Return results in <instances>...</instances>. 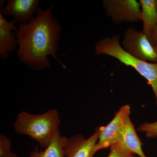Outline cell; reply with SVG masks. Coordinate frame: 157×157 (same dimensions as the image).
<instances>
[{
  "label": "cell",
  "instance_id": "6da1fadb",
  "mask_svg": "<svg viewBox=\"0 0 157 157\" xmlns=\"http://www.w3.org/2000/svg\"><path fill=\"white\" fill-rule=\"evenodd\" d=\"M52 7L45 10L39 8L36 17L29 23L18 24V29L15 32L19 62L35 70L50 67L49 56L55 58L63 68L67 69L56 56L61 25L52 12Z\"/></svg>",
  "mask_w": 157,
  "mask_h": 157
},
{
  "label": "cell",
  "instance_id": "7a4b0ae2",
  "mask_svg": "<svg viewBox=\"0 0 157 157\" xmlns=\"http://www.w3.org/2000/svg\"><path fill=\"white\" fill-rule=\"evenodd\" d=\"M60 123L57 109H50L39 114L23 111L17 115L14 128L18 134L27 135L42 147H46L59 129Z\"/></svg>",
  "mask_w": 157,
  "mask_h": 157
},
{
  "label": "cell",
  "instance_id": "3957f363",
  "mask_svg": "<svg viewBox=\"0 0 157 157\" xmlns=\"http://www.w3.org/2000/svg\"><path fill=\"white\" fill-rule=\"evenodd\" d=\"M120 37L114 35L105 37L96 42L95 52L97 55L105 54L117 59L121 63L134 68L147 81L151 86L156 98L157 106V63L141 60L127 52L119 42Z\"/></svg>",
  "mask_w": 157,
  "mask_h": 157
},
{
  "label": "cell",
  "instance_id": "277c9868",
  "mask_svg": "<svg viewBox=\"0 0 157 157\" xmlns=\"http://www.w3.org/2000/svg\"><path fill=\"white\" fill-rule=\"evenodd\" d=\"M130 113V105L126 104L120 108L112 120L107 125L101 127L99 139L93 151V157L98 151L110 147L120 142L123 135L126 121Z\"/></svg>",
  "mask_w": 157,
  "mask_h": 157
},
{
  "label": "cell",
  "instance_id": "5b68a950",
  "mask_svg": "<svg viewBox=\"0 0 157 157\" xmlns=\"http://www.w3.org/2000/svg\"><path fill=\"white\" fill-rule=\"evenodd\" d=\"M122 45L124 50L132 56L144 61L157 63L154 47L143 31L128 29L125 32Z\"/></svg>",
  "mask_w": 157,
  "mask_h": 157
},
{
  "label": "cell",
  "instance_id": "8992f818",
  "mask_svg": "<svg viewBox=\"0 0 157 157\" xmlns=\"http://www.w3.org/2000/svg\"><path fill=\"white\" fill-rule=\"evenodd\" d=\"M102 4L105 13L113 23L141 20V6L136 0H104Z\"/></svg>",
  "mask_w": 157,
  "mask_h": 157
},
{
  "label": "cell",
  "instance_id": "52a82bcc",
  "mask_svg": "<svg viewBox=\"0 0 157 157\" xmlns=\"http://www.w3.org/2000/svg\"><path fill=\"white\" fill-rule=\"evenodd\" d=\"M101 127L87 139L82 135H74L67 138L64 147L66 157H93V151L99 139Z\"/></svg>",
  "mask_w": 157,
  "mask_h": 157
},
{
  "label": "cell",
  "instance_id": "ba28073f",
  "mask_svg": "<svg viewBox=\"0 0 157 157\" xmlns=\"http://www.w3.org/2000/svg\"><path fill=\"white\" fill-rule=\"evenodd\" d=\"M39 4L38 0H9L1 12L3 15H11L20 23L27 24L37 14Z\"/></svg>",
  "mask_w": 157,
  "mask_h": 157
},
{
  "label": "cell",
  "instance_id": "9c48e42d",
  "mask_svg": "<svg viewBox=\"0 0 157 157\" xmlns=\"http://www.w3.org/2000/svg\"><path fill=\"white\" fill-rule=\"evenodd\" d=\"M16 21H9L0 12V55L3 60L8 58L9 54L17 47L16 34L18 28L15 25Z\"/></svg>",
  "mask_w": 157,
  "mask_h": 157
},
{
  "label": "cell",
  "instance_id": "30bf717a",
  "mask_svg": "<svg viewBox=\"0 0 157 157\" xmlns=\"http://www.w3.org/2000/svg\"><path fill=\"white\" fill-rule=\"evenodd\" d=\"M118 144L126 151L137 154L140 157H147L144 153L142 143L137 136L130 116L127 117L124 127L122 138Z\"/></svg>",
  "mask_w": 157,
  "mask_h": 157
},
{
  "label": "cell",
  "instance_id": "8fae6325",
  "mask_svg": "<svg viewBox=\"0 0 157 157\" xmlns=\"http://www.w3.org/2000/svg\"><path fill=\"white\" fill-rule=\"evenodd\" d=\"M141 7V20L143 23V33L150 42L157 25V13L155 0H140Z\"/></svg>",
  "mask_w": 157,
  "mask_h": 157
},
{
  "label": "cell",
  "instance_id": "7c38bea8",
  "mask_svg": "<svg viewBox=\"0 0 157 157\" xmlns=\"http://www.w3.org/2000/svg\"><path fill=\"white\" fill-rule=\"evenodd\" d=\"M67 137L61 135L59 129L55 133L49 144L44 151H38L36 148L32 151L29 157H66L64 147Z\"/></svg>",
  "mask_w": 157,
  "mask_h": 157
},
{
  "label": "cell",
  "instance_id": "4fadbf2b",
  "mask_svg": "<svg viewBox=\"0 0 157 157\" xmlns=\"http://www.w3.org/2000/svg\"><path fill=\"white\" fill-rule=\"evenodd\" d=\"M11 142L9 137L0 135V157H9L14 154L11 151Z\"/></svg>",
  "mask_w": 157,
  "mask_h": 157
},
{
  "label": "cell",
  "instance_id": "5bb4252c",
  "mask_svg": "<svg viewBox=\"0 0 157 157\" xmlns=\"http://www.w3.org/2000/svg\"><path fill=\"white\" fill-rule=\"evenodd\" d=\"M137 130L145 133L147 137H157V121L153 123L145 122L141 124Z\"/></svg>",
  "mask_w": 157,
  "mask_h": 157
},
{
  "label": "cell",
  "instance_id": "9a60e30c",
  "mask_svg": "<svg viewBox=\"0 0 157 157\" xmlns=\"http://www.w3.org/2000/svg\"><path fill=\"white\" fill-rule=\"evenodd\" d=\"M133 155L125 151L119 144H117L110 147V152L107 157H128Z\"/></svg>",
  "mask_w": 157,
  "mask_h": 157
},
{
  "label": "cell",
  "instance_id": "2e32d148",
  "mask_svg": "<svg viewBox=\"0 0 157 157\" xmlns=\"http://www.w3.org/2000/svg\"><path fill=\"white\" fill-rule=\"evenodd\" d=\"M150 42L153 46L157 44V25L152 36Z\"/></svg>",
  "mask_w": 157,
  "mask_h": 157
},
{
  "label": "cell",
  "instance_id": "e0dca14e",
  "mask_svg": "<svg viewBox=\"0 0 157 157\" xmlns=\"http://www.w3.org/2000/svg\"><path fill=\"white\" fill-rule=\"evenodd\" d=\"M155 8L157 13V0H155Z\"/></svg>",
  "mask_w": 157,
  "mask_h": 157
},
{
  "label": "cell",
  "instance_id": "ac0fdd59",
  "mask_svg": "<svg viewBox=\"0 0 157 157\" xmlns=\"http://www.w3.org/2000/svg\"><path fill=\"white\" fill-rule=\"evenodd\" d=\"M154 47L155 51L157 55V44H156V45L154 46Z\"/></svg>",
  "mask_w": 157,
  "mask_h": 157
},
{
  "label": "cell",
  "instance_id": "d6986e66",
  "mask_svg": "<svg viewBox=\"0 0 157 157\" xmlns=\"http://www.w3.org/2000/svg\"><path fill=\"white\" fill-rule=\"evenodd\" d=\"M9 157H17V155L15 154V153L13 154V155H11V156Z\"/></svg>",
  "mask_w": 157,
  "mask_h": 157
},
{
  "label": "cell",
  "instance_id": "ffe728a7",
  "mask_svg": "<svg viewBox=\"0 0 157 157\" xmlns=\"http://www.w3.org/2000/svg\"><path fill=\"white\" fill-rule=\"evenodd\" d=\"M128 157H134L132 156H129Z\"/></svg>",
  "mask_w": 157,
  "mask_h": 157
}]
</instances>
